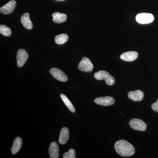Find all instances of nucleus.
Segmentation results:
<instances>
[{
	"label": "nucleus",
	"instance_id": "21",
	"mask_svg": "<svg viewBox=\"0 0 158 158\" xmlns=\"http://www.w3.org/2000/svg\"><path fill=\"white\" fill-rule=\"evenodd\" d=\"M152 109L153 111L158 113V99L156 102L154 103L152 105Z\"/></svg>",
	"mask_w": 158,
	"mask_h": 158
},
{
	"label": "nucleus",
	"instance_id": "8",
	"mask_svg": "<svg viewBox=\"0 0 158 158\" xmlns=\"http://www.w3.org/2000/svg\"><path fill=\"white\" fill-rule=\"evenodd\" d=\"M154 19L153 15L150 13H140L137 15L136 20L137 22L141 24H148L152 22Z\"/></svg>",
	"mask_w": 158,
	"mask_h": 158
},
{
	"label": "nucleus",
	"instance_id": "17",
	"mask_svg": "<svg viewBox=\"0 0 158 158\" xmlns=\"http://www.w3.org/2000/svg\"><path fill=\"white\" fill-rule=\"evenodd\" d=\"M60 97H61L62 101L64 102L65 106L68 108L69 111L71 112L72 113H75V109L72 103L67 98V97L65 96V94H60Z\"/></svg>",
	"mask_w": 158,
	"mask_h": 158
},
{
	"label": "nucleus",
	"instance_id": "3",
	"mask_svg": "<svg viewBox=\"0 0 158 158\" xmlns=\"http://www.w3.org/2000/svg\"><path fill=\"white\" fill-rule=\"evenodd\" d=\"M79 70L86 73H90L93 70L94 65L90 59L87 57H84L79 63Z\"/></svg>",
	"mask_w": 158,
	"mask_h": 158
},
{
	"label": "nucleus",
	"instance_id": "13",
	"mask_svg": "<svg viewBox=\"0 0 158 158\" xmlns=\"http://www.w3.org/2000/svg\"><path fill=\"white\" fill-rule=\"evenodd\" d=\"M49 154L51 158H57L59 156V148L56 142H52L48 149Z\"/></svg>",
	"mask_w": 158,
	"mask_h": 158
},
{
	"label": "nucleus",
	"instance_id": "16",
	"mask_svg": "<svg viewBox=\"0 0 158 158\" xmlns=\"http://www.w3.org/2000/svg\"><path fill=\"white\" fill-rule=\"evenodd\" d=\"M52 16L53 17V21L57 23L65 22L67 20L66 15L59 12H55L52 14Z\"/></svg>",
	"mask_w": 158,
	"mask_h": 158
},
{
	"label": "nucleus",
	"instance_id": "20",
	"mask_svg": "<svg viewBox=\"0 0 158 158\" xmlns=\"http://www.w3.org/2000/svg\"><path fill=\"white\" fill-rule=\"evenodd\" d=\"M76 152L73 149H70L68 152L64 153L63 155V158H75Z\"/></svg>",
	"mask_w": 158,
	"mask_h": 158
},
{
	"label": "nucleus",
	"instance_id": "6",
	"mask_svg": "<svg viewBox=\"0 0 158 158\" xmlns=\"http://www.w3.org/2000/svg\"><path fill=\"white\" fill-rule=\"evenodd\" d=\"M94 102L100 106H107L114 104L115 100L112 97L105 96L97 98L94 99Z\"/></svg>",
	"mask_w": 158,
	"mask_h": 158
},
{
	"label": "nucleus",
	"instance_id": "19",
	"mask_svg": "<svg viewBox=\"0 0 158 158\" xmlns=\"http://www.w3.org/2000/svg\"><path fill=\"white\" fill-rule=\"evenodd\" d=\"M0 33L2 35L6 37H9L11 34V31L10 28L6 25H0Z\"/></svg>",
	"mask_w": 158,
	"mask_h": 158
},
{
	"label": "nucleus",
	"instance_id": "14",
	"mask_svg": "<svg viewBox=\"0 0 158 158\" xmlns=\"http://www.w3.org/2000/svg\"><path fill=\"white\" fill-rule=\"evenodd\" d=\"M69 138V131L67 127L62 128L59 135V142L60 144H64L68 141Z\"/></svg>",
	"mask_w": 158,
	"mask_h": 158
},
{
	"label": "nucleus",
	"instance_id": "2",
	"mask_svg": "<svg viewBox=\"0 0 158 158\" xmlns=\"http://www.w3.org/2000/svg\"><path fill=\"white\" fill-rule=\"evenodd\" d=\"M94 77L96 80L98 81L105 80L106 84L109 86H112L115 83L114 78L106 71L100 70L95 73L94 74Z\"/></svg>",
	"mask_w": 158,
	"mask_h": 158
},
{
	"label": "nucleus",
	"instance_id": "22",
	"mask_svg": "<svg viewBox=\"0 0 158 158\" xmlns=\"http://www.w3.org/2000/svg\"><path fill=\"white\" fill-rule=\"evenodd\" d=\"M58 1H64V0H58Z\"/></svg>",
	"mask_w": 158,
	"mask_h": 158
},
{
	"label": "nucleus",
	"instance_id": "1",
	"mask_svg": "<svg viewBox=\"0 0 158 158\" xmlns=\"http://www.w3.org/2000/svg\"><path fill=\"white\" fill-rule=\"evenodd\" d=\"M114 148L116 152L122 156H131L135 153V148L126 140H120L116 141Z\"/></svg>",
	"mask_w": 158,
	"mask_h": 158
},
{
	"label": "nucleus",
	"instance_id": "4",
	"mask_svg": "<svg viewBox=\"0 0 158 158\" xmlns=\"http://www.w3.org/2000/svg\"><path fill=\"white\" fill-rule=\"evenodd\" d=\"M130 126L133 130L144 131L147 128V124L141 119L133 118L130 120Z\"/></svg>",
	"mask_w": 158,
	"mask_h": 158
},
{
	"label": "nucleus",
	"instance_id": "9",
	"mask_svg": "<svg viewBox=\"0 0 158 158\" xmlns=\"http://www.w3.org/2000/svg\"><path fill=\"white\" fill-rule=\"evenodd\" d=\"M16 6V2L15 0H11L5 6L1 7L0 12L3 14L8 15L12 13Z\"/></svg>",
	"mask_w": 158,
	"mask_h": 158
},
{
	"label": "nucleus",
	"instance_id": "10",
	"mask_svg": "<svg viewBox=\"0 0 158 158\" xmlns=\"http://www.w3.org/2000/svg\"><path fill=\"white\" fill-rule=\"evenodd\" d=\"M128 97L133 101L140 102L144 98V93L143 91L139 90L130 91L128 94Z\"/></svg>",
	"mask_w": 158,
	"mask_h": 158
},
{
	"label": "nucleus",
	"instance_id": "11",
	"mask_svg": "<svg viewBox=\"0 0 158 158\" xmlns=\"http://www.w3.org/2000/svg\"><path fill=\"white\" fill-rule=\"evenodd\" d=\"M138 56V52L135 51H131L122 54L120 59L126 62H132L137 59Z\"/></svg>",
	"mask_w": 158,
	"mask_h": 158
},
{
	"label": "nucleus",
	"instance_id": "5",
	"mask_svg": "<svg viewBox=\"0 0 158 158\" xmlns=\"http://www.w3.org/2000/svg\"><path fill=\"white\" fill-rule=\"evenodd\" d=\"M29 55L28 53L24 49H20L17 52V63L18 67H22L25 64L28 59Z\"/></svg>",
	"mask_w": 158,
	"mask_h": 158
},
{
	"label": "nucleus",
	"instance_id": "7",
	"mask_svg": "<svg viewBox=\"0 0 158 158\" xmlns=\"http://www.w3.org/2000/svg\"><path fill=\"white\" fill-rule=\"evenodd\" d=\"M50 73L52 76L56 80L61 82H65L68 80L67 76L59 69L53 68L51 69Z\"/></svg>",
	"mask_w": 158,
	"mask_h": 158
},
{
	"label": "nucleus",
	"instance_id": "18",
	"mask_svg": "<svg viewBox=\"0 0 158 158\" xmlns=\"http://www.w3.org/2000/svg\"><path fill=\"white\" fill-rule=\"evenodd\" d=\"M69 37L67 34H61L56 36L55 38V41L57 44H62L67 41Z\"/></svg>",
	"mask_w": 158,
	"mask_h": 158
},
{
	"label": "nucleus",
	"instance_id": "12",
	"mask_svg": "<svg viewBox=\"0 0 158 158\" xmlns=\"http://www.w3.org/2000/svg\"><path fill=\"white\" fill-rule=\"evenodd\" d=\"M21 22L24 27L27 30H31L33 28V23L31 21L30 18V15L28 13H25L21 16L20 19Z\"/></svg>",
	"mask_w": 158,
	"mask_h": 158
},
{
	"label": "nucleus",
	"instance_id": "15",
	"mask_svg": "<svg viewBox=\"0 0 158 158\" xmlns=\"http://www.w3.org/2000/svg\"><path fill=\"white\" fill-rule=\"evenodd\" d=\"M22 143V140L20 137H17L15 139L12 144V147L10 148L12 154H16L19 151L21 148Z\"/></svg>",
	"mask_w": 158,
	"mask_h": 158
}]
</instances>
